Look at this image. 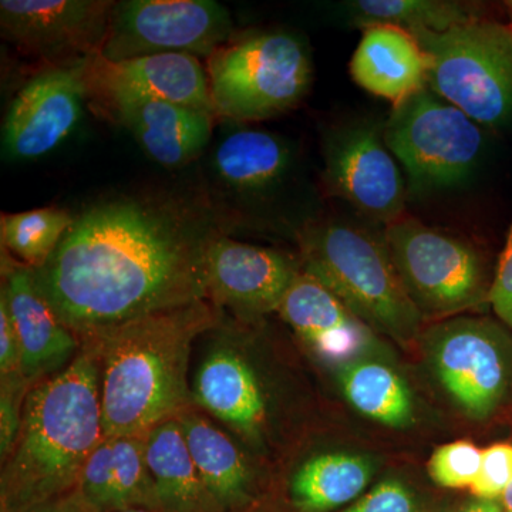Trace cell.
Segmentation results:
<instances>
[{
    "label": "cell",
    "instance_id": "obj_1",
    "mask_svg": "<svg viewBox=\"0 0 512 512\" xmlns=\"http://www.w3.org/2000/svg\"><path fill=\"white\" fill-rule=\"evenodd\" d=\"M224 222L200 198L120 195L74 215L35 278L77 338L208 299V258Z\"/></svg>",
    "mask_w": 512,
    "mask_h": 512
},
{
    "label": "cell",
    "instance_id": "obj_2",
    "mask_svg": "<svg viewBox=\"0 0 512 512\" xmlns=\"http://www.w3.org/2000/svg\"><path fill=\"white\" fill-rule=\"evenodd\" d=\"M222 318L207 299L77 338L99 365L104 437L146 436L194 406L192 352Z\"/></svg>",
    "mask_w": 512,
    "mask_h": 512
},
{
    "label": "cell",
    "instance_id": "obj_3",
    "mask_svg": "<svg viewBox=\"0 0 512 512\" xmlns=\"http://www.w3.org/2000/svg\"><path fill=\"white\" fill-rule=\"evenodd\" d=\"M104 439L101 377L92 352L29 390L12 453L2 463L0 512H33L79 488Z\"/></svg>",
    "mask_w": 512,
    "mask_h": 512
},
{
    "label": "cell",
    "instance_id": "obj_4",
    "mask_svg": "<svg viewBox=\"0 0 512 512\" xmlns=\"http://www.w3.org/2000/svg\"><path fill=\"white\" fill-rule=\"evenodd\" d=\"M302 269L375 332L407 343L424 316L397 274L386 244L343 222H320L299 235Z\"/></svg>",
    "mask_w": 512,
    "mask_h": 512
},
{
    "label": "cell",
    "instance_id": "obj_5",
    "mask_svg": "<svg viewBox=\"0 0 512 512\" xmlns=\"http://www.w3.org/2000/svg\"><path fill=\"white\" fill-rule=\"evenodd\" d=\"M414 37L429 56V89L480 126L511 123V26L477 16L444 32Z\"/></svg>",
    "mask_w": 512,
    "mask_h": 512
},
{
    "label": "cell",
    "instance_id": "obj_6",
    "mask_svg": "<svg viewBox=\"0 0 512 512\" xmlns=\"http://www.w3.org/2000/svg\"><path fill=\"white\" fill-rule=\"evenodd\" d=\"M215 113L228 119H271L308 92L312 63L299 37L264 32L227 43L208 64Z\"/></svg>",
    "mask_w": 512,
    "mask_h": 512
},
{
    "label": "cell",
    "instance_id": "obj_7",
    "mask_svg": "<svg viewBox=\"0 0 512 512\" xmlns=\"http://www.w3.org/2000/svg\"><path fill=\"white\" fill-rule=\"evenodd\" d=\"M383 138L409 177L413 194L466 183L480 164V124L429 87L394 106Z\"/></svg>",
    "mask_w": 512,
    "mask_h": 512
},
{
    "label": "cell",
    "instance_id": "obj_8",
    "mask_svg": "<svg viewBox=\"0 0 512 512\" xmlns=\"http://www.w3.org/2000/svg\"><path fill=\"white\" fill-rule=\"evenodd\" d=\"M244 320L224 318L202 336L192 376L195 407L227 427L239 446L264 453L271 437L272 400L245 343Z\"/></svg>",
    "mask_w": 512,
    "mask_h": 512
},
{
    "label": "cell",
    "instance_id": "obj_9",
    "mask_svg": "<svg viewBox=\"0 0 512 512\" xmlns=\"http://www.w3.org/2000/svg\"><path fill=\"white\" fill-rule=\"evenodd\" d=\"M384 244L421 315H454L487 302L483 261L463 239L403 215L387 225Z\"/></svg>",
    "mask_w": 512,
    "mask_h": 512
},
{
    "label": "cell",
    "instance_id": "obj_10",
    "mask_svg": "<svg viewBox=\"0 0 512 512\" xmlns=\"http://www.w3.org/2000/svg\"><path fill=\"white\" fill-rule=\"evenodd\" d=\"M234 30L225 6L214 0L116 2L100 56L109 62L180 53L211 57Z\"/></svg>",
    "mask_w": 512,
    "mask_h": 512
},
{
    "label": "cell",
    "instance_id": "obj_11",
    "mask_svg": "<svg viewBox=\"0 0 512 512\" xmlns=\"http://www.w3.org/2000/svg\"><path fill=\"white\" fill-rule=\"evenodd\" d=\"M430 363L447 393L471 419H488L507 394L511 340L487 319L456 318L426 338Z\"/></svg>",
    "mask_w": 512,
    "mask_h": 512
},
{
    "label": "cell",
    "instance_id": "obj_12",
    "mask_svg": "<svg viewBox=\"0 0 512 512\" xmlns=\"http://www.w3.org/2000/svg\"><path fill=\"white\" fill-rule=\"evenodd\" d=\"M325 165L333 194L367 218L390 225L403 217L406 190L383 128L372 123L342 128L326 144Z\"/></svg>",
    "mask_w": 512,
    "mask_h": 512
},
{
    "label": "cell",
    "instance_id": "obj_13",
    "mask_svg": "<svg viewBox=\"0 0 512 512\" xmlns=\"http://www.w3.org/2000/svg\"><path fill=\"white\" fill-rule=\"evenodd\" d=\"M84 62L39 73L19 90L3 121L6 157L35 160L52 153L72 134L90 93Z\"/></svg>",
    "mask_w": 512,
    "mask_h": 512
},
{
    "label": "cell",
    "instance_id": "obj_14",
    "mask_svg": "<svg viewBox=\"0 0 512 512\" xmlns=\"http://www.w3.org/2000/svg\"><path fill=\"white\" fill-rule=\"evenodd\" d=\"M116 2L109 0H2L3 39L30 55L99 56Z\"/></svg>",
    "mask_w": 512,
    "mask_h": 512
},
{
    "label": "cell",
    "instance_id": "obj_15",
    "mask_svg": "<svg viewBox=\"0 0 512 512\" xmlns=\"http://www.w3.org/2000/svg\"><path fill=\"white\" fill-rule=\"evenodd\" d=\"M301 272L302 265L284 252L224 235L208 258V301L235 319L255 322L278 312Z\"/></svg>",
    "mask_w": 512,
    "mask_h": 512
},
{
    "label": "cell",
    "instance_id": "obj_16",
    "mask_svg": "<svg viewBox=\"0 0 512 512\" xmlns=\"http://www.w3.org/2000/svg\"><path fill=\"white\" fill-rule=\"evenodd\" d=\"M278 313L316 359L339 370L386 353L375 330L303 269Z\"/></svg>",
    "mask_w": 512,
    "mask_h": 512
},
{
    "label": "cell",
    "instance_id": "obj_17",
    "mask_svg": "<svg viewBox=\"0 0 512 512\" xmlns=\"http://www.w3.org/2000/svg\"><path fill=\"white\" fill-rule=\"evenodd\" d=\"M84 73L89 92L104 99L144 97L215 113L210 77L194 56L168 53L109 62L99 55L86 59Z\"/></svg>",
    "mask_w": 512,
    "mask_h": 512
},
{
    "label": "cell",
    "instance_id": "obj_18",
    "mask_svg": "<svg viewBox=\"0 0 512 512\" xmlns=\"http://www.w3.org/2000/svg\"><path fill=\"white\" fill-rule=\"evenodd\" d=\"M0 299L8 306L22 349L23 377L32 386L62 372L80 352V342L63 325L37 286L33 269L3 265Z\"/></svg>",
    "mask_w": 512,
    "mask_h": 512
},
{
    "label": "cell",
    "instance_id": "obj_19",
    "mask_svg": "<svg viewBox=\"0 0 512 512\" xmlns=\"http://www.w3.org/2000/svg\"><path fill=\"white\" fill-rule=\"evenodd\" d=\"M144 153L165 168L184 167L210 143L212 114L136 96L104 99Z\"/></svg>",
    "mask_w": 512,
    "mask_h": 512
},
{
    "label": "cell",
    "instance_id": "obj_20",
    "mask_svg": "<svg viewBox=\"0 0 512 512\" xmlns=\"http://www.w3.org/2000/svg\"><path fill=\"white\" fill-rule=\"evenodd\" d=\"M350 74L366 92L397 106L427 87L429 56L407 30L370 26L350 60Z\"/></svg>",
    "mask_w": 512,
    "mask_h": 512
},
{
    "label": "cell",
    "instance_id": "obj_21",
    "mask_svg": "<svg viewBox=\"0 0 512 512\" xmlns=\"http://www.w3.org/2000/svg\"><path fill=\"white\" fill-rule=\"evenodd\" d=\"M175 419L202 480L224 512L242 510L261 497L256 491L255 470L247 451L227 430L195 406Z\"/></svg>",
    "mask_w": 512,
    "mask_h": 512
},
{
    "label": "cell",
    "instance_id": "obj_22",
    "mask_svg": "<svg viewBox=\"0 0 512 512\" xmlns=\"http://www.w3.org/2000/svg\"><path fill=\"white\" fill-rule=\"evenodd\" d=\"M146 457L164 511L224 512L202 480L177 419L148 431Z\"/></svg>",
    "mask_w": 512,
    "mask_h": 512
},
{
    "label": "cell",
    "instance_id": "obj_23",
    "mask_svg": "<svg viewBox=\"0 0 512 512\" xmlns=\"http://www.w3.org/2000/svg\"><path fill=\"white\" fill-rule=\"evenodd\" d=\"M375 467L369 458L349 453L316 454L293 474L289 503L296 512H333L365 493Z\"/></svg>",
    "mask_w": 512,
    "mask_h": 512
},
{
    "label": "cell",
    "instance_id": "obj_24",
    "mask_svg": "<svg viewBox=\"0 0 512 512\" xmlns=\"http://www.w3.org/2000/svg\"><path fill=\"white\" fill-rule=\"evenodd\" d=\"M291 150L264 130L234 131L218 144L214 170L220 180L242 194H259L275 187L291 167Z\"/></svg>",
    "mask_w": 512,
    "mask_h": 512
},
{
    "label": "cell",
    "instance_id": "obj_25",
    "mask_svg": "<svg viewBox=\"0 0 512 512\" xmlns=\"http://www.w3.org/2000/svg\"><path fill=\"white\" fill-rule=\"evenodd\" d=\"M339 372L343 394L357 412L393 429L412 424V392L403 377L383 359L359 360Z\"/></svg>",
    "mask_w": 512,
    "mask_h": 512
},
{
    "label": "cell",
    "instance_id": "obj_26",
    "mask_svg": "<svg viewBox=\"0 0 512 512\" xmlns=\"http://www.w3.org/2000/svg\"><path fill=\"white\" fill-rule=\"evenodd\" d=\"M348 12L357 28L387 25L412 35L444 32L477 18L470 6L450 0H356L348 3Z\"/></svg>",
    "mask_w": 512,
    "mask_h": 512
},
{
    "label": "cell",
    "instance_id": "obj_27",
    "mask_svg": "<svg viewBox=\"0 0 512 512\" xmlns=\"http://www.w3.org/2000/svg\"><path fill=\"white\" fill-rule=\"evenodd\" d=\"M74 215L62 208H37L18 214H2L3 248L28 268H42L59 247Z\"/></svg>",
    "mask_w": 512,
    "mask_h": 512
},
{
    "label": "cell",
    "instance_id": "obj_28",
    "mask_svg": "<svg viewBox=\"0 0 512 512\" xmlns=\"http://www.w3.org/2000/svg\"><path fill=\"white\" fill-rule=\"evenodd\" d=\"M146 436L111 439L114 447V495L111 512L131 508L163 510L147 463Z\"/></svg>",
    "mask_w": 512,
    "mask_h": 512
},
{
    "label": "cell",
    "instance_id": "obj_29",
    "mask_svg": "<svg viewBox=\"0 0 512 512\" xmlns=\"http://www.w3.org/2000/svg\"><path fill=\"white\" fill-rule=\"evenodd\" d=\"M483 450L468 440L444 444L429 461L431 480L444 488H471L480 473Z\"/></svg>",
    "mask_w": 512,
    "mask_h": 512
},
{
    "label": "cell",
    "instance_id": "obj_30",
    "mask_svg": "<svg viewBox=\"0 0 512 512\" xmlns=\"http://www.w3.org/2000/svg\"><path fill=\"white\" fill-rule=\"evenodd\" d=\"M79 490L100 512L113 511L114 447L104 437L84 464Z\"/></svg>",
    "mask_w": 512,
    "mask_h": 512
},
{
    "label": "cell",
    "instance_id": "obj_31",
    "mask_svg": "<svg viewBox=\"0 0 512 512\" xmlns=\"http://www.w3.org/2000/svg\"><path fill=\"white\" fill-rule=\"evenodd\" d=\"M338 512H440L431 508L419 494L396 478H389Z\"/></svg>",
    "mask_w": 512,
    "mask_h": 512
},
{
    "label": "cell",
    "instance_id": "obj_32",
    "mask_svg": "<svg viewBox=\"0 0 512 512\" xmlns=\"http://www.w3.org/2000/svg\"><path fill=\"white\" fill-rule=\"evenodd\" d=\"M512 484V444H494L483 450L480 473L471 487L474 497L500 500Z\"/></svg>",
    "mask_w": 512,
    "mask_h": 512
},
{
    "label": "cell",
    "instance_id": "obj_33",
    "mask_svg": "<svg viewBox=\"0 0 512 512\" xmlns=\"http://www.w3.org/2000/svg\"><path fill=\"white\" fill-rule=\"evenodd\" d=\"M25 379L0 380V461L15 447L22 424L23 404L32 389Z\"/></svg>",
    "mask_w": 512,
    "mask_h": 512
},
{
    "label": "cell",
    "instance_id": "obj_34",
    "mask_svg": "<svg viewBox=\"0 0 512 512\" xmlns=\"http://www.w3.org/2000/svg\"><path fill=\"white\" fill-rule=\"evenodd\" d=\"M487 302L501 322L512 330V225L493 284L488 291Z\"/></svg>",
    "mask_w": 512,
    "mask_h": 512
},
{
    "label": "cell",
    "instance_id": "obj_35",
    "mask_svg": "<svg viewBox=\"0 0 512 512\" xmlns=\"http://www.w3.org/2000/svg\"><path fill=\"white\" fill-rule=\"evenodd\" d=\"M15 379H25L22 373V349L8 306L0 299V380Z\"/></svg>",
    "mask_w": 512,
    "mask_h": 512
},
{
    "label": "cell",
    "instance_id": "obj_36",
    "mask_svg": "<svg viewBox=\"0 0 512 512\" xmlns=\"http://www.w3.org/2000/svg\"><path fill=\"white\" fill-rule=\"evenodd\" d=\"M33 512H100L86 497L79 488L72 493L57 498L52 503L43 505Z\"/></svg>",
    "mask_w": 512,
    "mask_h": 512
},
{
    "label": "cell",
    "instance_id": "obj_37",
    "mask_svg": "<svg viewBox=\"0 0 512 512\" xmlns=\"http://www.w3.org/2000/svg\"><path fill=\"white\" fill-rule=\"evenodd\" d=\"M234 512H296L293 510L291 503L281 501L279 498L268 497V495H261L258 500L254 501L248 507Z\"/></svg>",
    "mask_w": 512,
    "mask_h": 512
},
{
    "label": "cell",
    "instance_id": "obj_38",
    "mask_svg": "<svg viewBox=\"0 0 512 512\" xmlns=\"http://www.w3.org/2000/svg\"><path fill=\"white\" fill-rule=\"evenodd\" d=\"M454 512H503L500 501L474 497Z\"/></svg>",
    "mask_w": 512,
    "mask_h": 512
},
{
    "label": "cell",
    "instance_id": "obj_39",
    "mask_svg": "<svg viewBox=\"0 0 512 512\" xmlns=\"http://www.w3.org/2000/svg\"><path fill=\"white\" fill-rule=\"evenodd\" d=\"M498 501H500L503 512H512V484L505 490V493L501 495Z\"/></svg>",
    "mask_w": 512,
    "mask_h": 512
},
{
    "label": "cell",
    "instance_id": "obj_40",
    "mask_svg": "<svg viewBox=\"0 0 512 512\" xmlns=\"http://www.w3.org/2000/svg\"><path fill=\"white\" fill-rule=\"evenodd\" d=\"M120 512H167L163 510H147V508H131V510L120 511Z\"/></svg>",
    "mask_w": 512,
    "mask_h": 512
},
{
    "label": "cell",
    "instance_id": "obj_41",
    "mask_svg": "<svg viewBox=\"0 0 512 512\" xmlns=\"http://www.w3.org/2000/svg\"><path fill=\"white\" fill-rule=\"evenodd\" d=\"M507 9H508V12H510L511 29H512V0H511V2H507Z\"/></svg>",
    "mask_w": 512,
    "mask_h": 512
}]
</instances>
